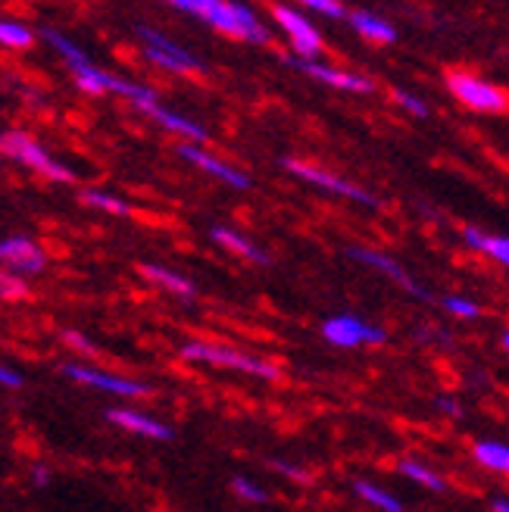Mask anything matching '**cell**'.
Instances as JSON below:
<instances>
[{
	"label": "cell",
	"mask_w": 509,
	"mask_h": 512,
	"mask_svg": "<svg viewBox=\"0 0 509 512\" xmlns=\"http://www.w3.org/2000/svg\"><path fill=\"white\" fill-rule=\"evenodd\" d=\"M347 22H350L353 29L360 32L363 38H369V41H378V44H391V41H397L394 25H391L388 19H381V16H375V13H369V10H353V13L347 16Z\"/></svg>",
	"instance_id": "9a60e30c"
},
{
	"label": "cell",
	"mask_w": 509,
	"mask_h": 512,
	"mask_svg": "<svg viewBox=\"0 0 509 512\" xmlns=\"http://www.w3.org/2000/svg\"><path fill=\"white\" fill-rule=\"evenodd\" d=\"M0 384H4V388H22V375L0 363Z\"/></svg>",
	"instance_id": "d6a6232c"
},
{
	"label": "cell",
	"mask_w": 509,
	"mask_h": 512,
	"mask_svg": "<svg viewBox=\"0 0 509 512\" xmlns=\"http://www.w3.org/2000/svg\"><path fill=\"white\" fill-rule=\"evenodd\" d=\"M494 512H509V503L506 500H494Z\"/></svg>",
	"instance_id": "d590c367"
},
{
	"label": "cell",
	"mask_w": 509,
	"mask_h": 512,
	"mask_svg": "<svg viewBox=\"0 0 509 512\" xmlns=\"http://www.w3.org/2000/svg\"><path fill=\"white\" fill-rule=\"evenodd\" d=\"M350 256H353V260L366 263V266H372V269H378L381 275H388L391 281H397V285H400L403 291H410L413 297H419V300H431V294H428L425 288H419L416 281L410 278V272H406L397 260H391V256L378 253V250H366V247H353V250H350Z\"/></svg>",
	"instance_id": "30bf717a"
},
{
	"label": "cell",
	"mask_w": 509,
	"mask_h": 512,
	"mask_svg": "<svg viewBox=\"0 0 509 512\" xmlns=\"http://www.w3.org/2000/svg\"><path fill=\"white\" fill-rule=\"evenodd\" d=\"M453 97L466 104L469 110H478V113H503L506 110V91H500L497 85L478 79V75H469V72H453L447 79Z\"/></svg>",
	"instance_id": "277c9868"
},
{
	"label": "cell",
	"mask_w": 509,
	"mask_h": 512,
	"mask_svg": "<svg viewBox=\"0 0 509 512\" xmlns=\"http://www.w3.org/2000/svg\"><path fill=\"white\" fill-rule=\"evenodd\" d=\"M63 341H66L69 347H75V350H82V353H91V356L97 353V347H94L88 338H82L79 331H63Z\"/></svg>",
	"instance_id": "f546056e"
},
{
	"label": "cell",
	"mask_w": 509,
	"mask_h": 512,
	"mask_svg": "<svg viewBox=\"0 0 509 512\" xmlns=\"http://www.w3.org/2000/svg\"><path fill=\"white\" fill-rule=\"evenodd\" d=\"M82 200L88 203V207H94V210H107V213H113V216H129V213H132V210H129V203L119 200V197L110 194V191L88 188V191H82Z\"/></svg>",
	"instance_id": "603a6c76"
},
{
	"label": "cell",
	"mask_w": 509,
	"mask_h": 512,
	"mask_svg": "<svg viewBox=\"0 0 509 512\" xmlns=\"http://www.w3.org/2000/svg\"><path fill=\"white\" fill-rule=\"evenodd\" d=\"M356 494H360L366 503L385 509V512H403L400 500L394 494H388V491H381L378 484H372V481H356Z\"/></svg>",
	"instance_id": "cb8c5ba5"
},
{
	"label": "cell",
	"mask_w": 509,
	"mask_h": 512,
	"mask_svg": "<svg viewBox=\"0 0 509 512\" xmlns=\"http://www.w3.org/2000/svg\"><path fill=\"white\" fill-rule=\"evenodd\" d=\"M0 150H4L10 160H19L25 166H32L35 172H41L44 178H50V182H60V185H72L75 182L72 169H66L63 163H57L35 138H29L25 132H7V135H0Z\"/></svg>",
	"instance_id": "3957f363"
},
{
	"label": "cell",
	"mask_w": 509,
	"mask_h": 512,
	"mask_svg": "<svg viewBox=\"0 0 509 512\" xmlns=\"http://www.w3.org/2000/svg\"><path fill=\"white\" fill-rule=\"evenodd\" d=\"M269 466H272V469H278L282 475H288V478H294V481H310V475H307V472L297 469V466H288V463H282V459H272Z\"/></svg>",
	"instance_id": "1f68e13d"
},
{
	"label": "cell",
	"mask_w": 509,
	"mask_h": 512,
	"mask_svg": "<svg viewBox=\"0 0 509 512\" xmlns=\"http://www.w3.org/2000/svg\"><path fill=\"white\" fill-rule=\"evenodd\" d=\"M72 75H75V82H79L82 91L88 94H104V69H97L91 60H82V63H69Z\"/></svg>",
	"instance_id": "44dd1931"
},
{
	"label": "cell",
	"mask_w": 509,
	"mask_h": 512,
	"mask_svg": "<svg viewBox=\"0 0 509 512\" xmlns=\"http://www.w3.org/2000/svg\"><path fill=\"white\" fill-rule=\"evenodd\" d=\"M272 13H275L278 25H282V29L291 35V44H294V50L303 60L310 63L313 57L322 54V35H319V29L307 16L291 10V7H272Z\"/></svg>",
	"instance_id": "ba28073f"
},
{
	"label": "cell",
	"mask_w": 509,
	"mask_h": 512,
	"mask_svg": "<svg viewBox=\"0 0 509 512\" xmlns=\"http://www.w3.org/2000/svg\"><path fill=\"white\" fill-rule=\"evenodd\" d=\"M141 275L150 278V281H157V285H163L166 291H172V294H178V297H188V300H191V297L197 294L188 278H182V275L172 272V269H166V266H157V263L150 266V263H144V266H141Z\"/></svg>",
	"instance_id": "ac0fdd59"
},
{
	"label": "cell",
	"mask_w": 509,
	"mask_h": 512,
	"mask_svg": "<svg viewBox=\"0 0 509 512\" xmlns=\"http://www.w3.org/2000/svg\"><path fill=\"white\" fill-rule=\"evenodd\" d=\"M0 44L22 50V47H32L35 44V35H32L29 25H22L16 19H0Z\"/></svg>",
	"instance_id": "7402d4cb"
},
{
	"label": "cell",
	"mask_w": 509,
	"mask_h": 512,
	"mask_svg": "<svg viewBox=\"0 0 509 512\" xmlns=\"http://www.w3.org/2000/svg\"><path fill=\"white\" fill-rule=\"evenodd\" d=\"M235 494H238L241 500H250V503H266V500H269L266 491H260L257 484H250V481H244V478H235Z\"/></svg>",
	"instance_id": "83f0119b"
},
{
	"label": "cell",
	"mask_w": 509,
	"mask_h": 512,
	"mask_svg": "<svg viewBox=\"0 0 509 512\" xmlns=\"http://www.w3.org/2000/svg\"><path fill=\"white\" fill-rule=\"evenodd\" d=\"M307 7L325 13V16H344V7L335 4V0H307Z\"/></svg>",
	"instance_id": "4dcf8cb0"
},
{
	"label": "cell",
	"mask_w": 509,
	"mask_h": 512,
	"mask_svg": "<svg viewBox=\"0 0 509 512\" xmlns=\"http://www.w3.org/2000/svg\"><path fill=\"white\" fill-rule=\"evenodd\" d=\"M107 419L119 428H129L135 434H144V438H157V441H172V428L150 419L144 413H135V409H110Z\"/></svg>",
	"instance_id": "5bb4252c"
},
{
	"label": "cell",
	"mask_w": 509,
	"mask_h": 512,
	"mask_svg": "<svg viewBox=\"0 0 509 512\" xmlns=\"http://www.w3.org/2000/svg\"><path fill=\"white\" fill-rule=\"evenodd\" d=\"M322 335L328 344H335V347H360V344H381L385 341V331L381 328H372L369 322H363L360 316H332V319H325L322 325Z\"/></svg>",
	"instance_id": "5b68a950"
},
{
	"label": "cell",
	"mask_w": 509,
	"mask_h": 512,
	"mask_svg": "<svg viewBox=\"0 0 509 512\" xmlns=\"http://www.w3.org/2000/svg\"><path fill=\"white\" fill-rule=\"evenodd\" d=\"M29 294V288L22 285L19 278H10V275H0V300H19Z\"/></svg>",
	"instance_id": "4316f807"
},
{
	"label": "cell",
	"mask_w": 509,
	"mask_h": 512,
	"mask_svg": "<svg viewBox=\"0 0 509 512\" xmlns=\"http://www.w3.org/2000/svg\"><path fill=\"white\" fill-rule=\"evenodd\" d=\"M394 100L400 107H406L413 116H428V107L422 104V100L416 97V94H410V91H394Z\"/></svg>",
	"instance_id": "f1b7e54d"
},
{
	"label": "cell",
	"mask_w": 509,
	"mask_h": 512,
	"mask_svg": "<svg viewBox=\"0 0 509 512\" xmlns=\"http://www.w3.org/2000/svg\"><path fill=\"white\" fill-rule=\"evenodd\" d=\"M172 7L194 13L197 19L210 22L213 29L222 35H238L247 41H257V44L269 41V29L257 19V13L244 4H219V0H175Z\"/></svg>",
	"instance_id": "6da1fadb"
},
{
	"label": "cell",
	"mask_w": 509,
	"mask_h": 512,
	"mask_svg": "<svg viewBox=\"0 0 509 512\" xmlns=\"http://www.w3.org/2000/svg\"><path fill=\"white\" fill-rule=\"evenodd\" d=\"M213 241H219L225 250H232V253H238V256H244V260H253V263H260V266H266L269 260H266V253L253 244V241H247L244 235H238V232H232V228H222V225H216L213 228Z\"/></svg>",
	"instance_id": "e0dca14e"
},
{
	"label": "cell",
	"mask_w": 509,
	"mask_h": 512,
	"mask_svg": "<svg viewBox=\"0 0 509 512\" xmlns=\"http://www.w3.org/2000/svg\"><path fill=\"white\" fill-rule=\"evenodd\" d=\"M32 478H35V484H38V488H44V484H47V478H50V475H47V469H44V466H35V469H32Z\"/></svg>",
	"instance_id": "e575fe53"
},
{
	"label": "cell",
	"mask_w": 509,
	"mask_h": 512,
	"mask_svg": "<svg viewBox=\"0 0 509 512\" xmlns=\"http://www.w3.org/2000/svg\"><path fill=\"white\" fill-rule=\"evenodd\" d=\"M466 241L475 250L491 253L497 263H503V266L509 263V241L503 235H485V232H478V228H466Z\"/></svg>",
	"instance_id": "ffe728a7"
},
{
	"label": "cell",
	"mask_w": 509,
	"mask_h": 512,
	"mask_svg": "<svg viewBox=\"0 0 509 512\" xmlns=\"http://www.w3.org/2000/svg\"><path fill=\"white\" fill-rule=\"evenodd\" d=\"M444 310L453 313V316H460V319H478L481 310H478V303L466 300V297H444Z\"/></svg>",
	"instance_id": "484cf974"
},
{
	"label": "cell",
	"mask_w": 509,
	"mask_h": 512,
	"mask_svg": "<svg viewBox=\"0 0 509 512\" xmlns=\"http://www.w3.org/2000/svg\"><path fill=\"white\" fill-rule=\"evenodd\" d=\"M178 153H182L185 160H191L197 169H203V172H210V175H216V178H222V182H228L232 188H238V191H244V188H250V175L247 172H241V169H235V166H228V163H222V160H216L213 153H207L203 147H194V144H182L178 147Z\"/></svg>",
	"instance_id": "7c38bea8"
},
{
	"label": "cell",
	"mask_w": 509,
	"mask_h": 512,
	"mask_svg": "<svg viewBox=\"0 0 509 512\" xmlns=\"http://www.w3.org/2000/svg\"><path fill=\"white\" fill-rule=\"evenodd\" d=\"M288 172H294L297 178H303V182H310L316 188H325L332 194H341V197H350L356 203H366V207H375V197L363 188H356L350 182H344V178L325 172V169H316V166H307V163H297V160H288Z\"/></svg>",
	"instance_id": "9c48e42d"
},
{
	"label": "cell",
	"mask_w": 509,
	"mask_h": 512,
	"mask_svg": "<svg viewBox=\"0 0 509 512\" xmlns=\"http://www.w3.org/2000/svg\"><path fill=\"white\" fill-rule=\"evenodd\" d=\"M438 406L444 409V413H450V416H463V409H460V403H456V400L441 397V400H438Z\"/></svg>",
	"instance_id": "836d02e7"
},
{
	"label": "cell",
	"mask_w": 509,
	"mask_h": 512,
	"mask_svg": "<svg viewBox=\"0 0 509 512\" xmlns=\"http://www.w3.org/2000/svg\"><path fill=\"white\" fill-rule=\"evenodd\" d=\"M147 113L154 116L163 128H169V132H175V135H185V138H194V141H207V128L197 125L194 119H188V116H182V113L166 110L163 104H154Z\"/></svg>",
	"instance_id": "2e32d148"
},
{
	"label": "cell",
	"mask_w": 509,
	"mask_h": 512,
	"mask_svg": "<svg viewBox=\"0 0 509 512\" xmlns=\"http://www.w3.org/2000/svg\"><path fill=\"white\" fill-rule=\"evenodd\" d=\"M63 375L79 381V384H88V388H97V391H107V394H119V397H147L150 388L141 381H132V378H119V375H110V372H100V369H91V366H79V363H69L63 366Z\"/></svg>",
	"instance_id": "52a82bcc"
},
{
	"label": "cell",
	"mask_w": 509,
	"mask_h": 512,
	"mask_svg": "<svg viewBox=\"0 0 509 512\" xmlns=\"http://www.w3.org/2000/svg\"><path fill=\"white\" fill-rule=\"evenodd\" d=\"M472 456L491 472H506L509 469V447L500 444V441H478L472 447Z\"/></svg>",
	"instance_id": "d6986e66"
},
{
	"label": "cell",
	"mask_w": 509,
	"mask_h": 512,
	"mask_svg": "<svg viewBox=\"0 0 509 512\" xmlns=\"http://www.w3.org/2000/svg\"><path fill=\"white\" fill-rule=\"evenodd\" d=\"M182 356L191 363H213V366H225V369H238L247 375H257L263 381H278V366L269 360H260V356H247L241 350L222 347V344H207V341H191L182 347Z\"/></svg>",
	"instance_id": "7a4b0ae2"
},
{
	"label": "cell",
	"mask_w": 509,
	"mask_h": 512,
	"mask_svg": "<svg viewBox=\"0 0 509 512\" xmlns=\"http://www.w3.org/2000/svg\"><path fill=\"white\" fill-rule=\"evenodd\" d=\"M0 263H7L19 272H41L47 266V256L44 250L32 241V238H7L0 241Z\"/></svg>",
	"instance_id": "8fae6325"
},
{
	"label": "cell",
	"mask_w": 509,
	"mask_h": 512,
	"mask_svg": "<svg viewBox=\"0 0 509 512\" xmlns=\"http://www.w3.org/2000/svg\"><path fill=\"white\" fill-rule=\"evenodd\" d=\"M138 35L144 38L147 57L154 60L157 66H163V69H169V72H200V69H203V60H197L194 54H188L185 47L172 44V41L163 38L160 32L147 29V25H138Z\"/></svg>",
	"instance_id": "8992f818"
},
{
	"label": "cell",
	"mask_w": 509,
	"mask_h": 512,
	"mask_svg": "<svg viewBox=\"0 0 509 512\" xmlns=\"http://www.w3.org/2000/svg\"><path fill=\"white\" fill-rule=\"evenodd\" d=\"M400 475H406V478L416 481V484H425V488H431V491H444V478L438 472H431L428 466L416 463V459H403V463H400Z\"/></svg>",
	"instance_id": "d4e9b609"
},
{
	"label": "cell",
	"mask_w": 509,
	"mask_h": 512,
	"mask_svg": "<svg viewBox=\"0 0 509 512\" xmlns=\"http://www.w3.org/2000/svg\"><path fill=\"white\" fill-rule=\"evenodd\" d=\"M303 75H310V79L322 82V85H332V88H344V91H360V94H369L372 91V82L360 79V75H350V72H341V69H332V66H322L316 60H291Z\"/></svg>",
	"instance_id": "4fadbf2b"
}]
</instances>
